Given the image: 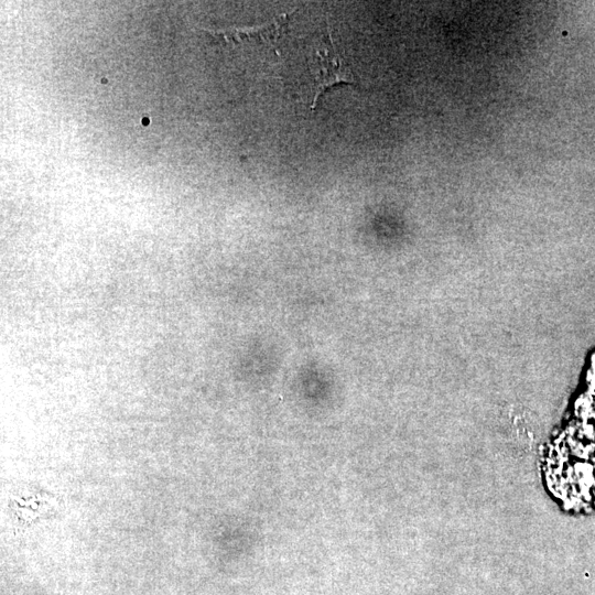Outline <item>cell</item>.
<instances>
[{
  "mask_svg": "<svg viewBox=\"0 0 595 595\" xmlns=\"http://www.w3.org/2000/svg\"><path fill=\"white\" fill-rule=\"evenodd\" d=\"M312 74V110H315L319 97L328 90L342 84L355 83L350 64L341 56L330 36L327 46L313 52L310 58Z\"/></svg>",
  "mask_w": 595,
  "mask_h": 595,
  "instance_id": "cell-1",
  "label": "cell"
},
{
  "mask_svg": "<svg viewBox=\"0 0 595 595\" xmlns=\"http://www.w3.org/2000/svg\"><path fill=\"white\" fill-rule=\"evenodd\" d=\"M289 18L290 14H284L263 26L213 30L210 31V35L216 40L223 43H233V45L244 42H272L285 34L289 25Z\"/></svg>",
  "mask_w": 595,
  "mask_h": 595,
  "instance_id": "cell-2",
  "label": "cell"
}]
</instances>
